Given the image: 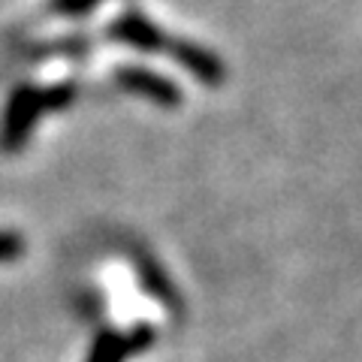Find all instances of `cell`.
<instances>
[{
    "label": "cell",
    "mask_w": 362,
    "mask_h": 362,
    "mask_svg": "<svg viewBox=\"0 0 362 362\" xmlns=\"http://www.w3.org/2000/svg\"><path fill=\"white\" fill-rule=\"evenodd\" d=\"M45 112V97L40 85H18L6 100L4 121H0V148L4 151H21L37 127L40 115Z\"/></svg>",
    "instance_id": "cell-1"
},
{
    "label": "cell",
    "mask_w": 362,
    "mask_h": 362,
    "mask_svg": "<svg viewBox=\"0 0 362 362\" xmlns=\"http://www.w3.org/2000/svg\"><path fill=\"white\" fill-rule=\"evenodd\" d=\"M106 37L118 45H127L133 52L145 54H166L173 33H166L154 18H148L139 9H124L106 25Z\"/></svg>",
    "instance_id": "cell-2"
},
{
    "label": "cell",
    "mask_w": 362,
    "mask_h": 362,
    "mask_svg": "<svg viewBox=\"0 0 362 362\" xmlns=\"http://www.w3.org/2000/svg\"><path fill=\"white\" fill-rule=\"evenodd\" d=\"M115 85L130 90V94L148 100V103L160 106V109H178L185 103V90L175 78H169L157 70H148V66H136V64H127V66H118L115 70Z\"/></svg>",
    "instance_id": "cell-3"
},
{
    "label": "cell",
    "mask_w": 362,
    "mask_h": 362,
    "mask_svg": "<svg viewBox=\"0 0 362 362\" xmlns=\"http://www.w3.org/2000/svg\"><path fill=\"white\" fill-rule=\"evenodd\" d=\"M166 54H169V58H173L185 73L194 76L199 85H206V88H221V85L226 82V64L221 61V54L209 52L206 45H199V42H194V40H185V37H175V33H173Z\"/></svg>",
    "instance_id": "cell-4"
},
{
    "label": "cell",
    "mask_w": 362,
    "mask_h": 362,
    "mask_svg": "<svg viewBox=\"0 0 362 362\" xmlns=\"http://www.w3.org/2000/svg\"><path fill=\"white\" fill-rule=\"evenodd\" d=\"M130 354L133 347L127 341V332H100V338L90 344L88 362H121Z\"/></svg>",
    "instance_id": "cell-5"
},
{
    "label": "cell",
    "mask_w": 362,
    "mask_h": 362,
    "mask_svg": "<svg viewBox=\"0 0 362 362\" xmlns=\"http://www.w3.org/2000/svg\"><path fill=\"white\" fill-rule=\"evenodd\" d=\"M33 54H40V58H85L90 52V37L85 33H76V37H61V40H52V42H40L33 45Z\"/></svg>",
    "instance_id": "cell-6"
},
{
    "label": "cell",
    "mask_w": 362,
    "mask_h": 362,
    "mask_svg": "<svg viewBox=\"0 0 362 362\" xmlns=\"http://www.w3.org/2000/svg\"><path fill=\"white\" fill-rule=\"evenodd\" d=\"M142 284H145V290L151 293V296H157L163 305H169V302H175V293H173V284L166 281V275L160 269H157L151 259L148 263H142Z\"/></svg>",
    "instance_id": "cell-7"
},
{
    "label": "cell",
    "mask_w": 362,
    "mask_h": 362,
    "mask_svg": "<svg viewBox=\"0 0 362 362\" xmlns=\"http://www.w3.org/2000/svg\"><path fill=\"white\" fill-rule=\"evenodd\" d=\"M78 94V88L70 82H58V85H49L42 88V97H45V112H61L66 106H73V100Z\"/></svg>",
    "instance_id": "cell-8"
},
{
    "label": "cell",
    "mask_w": 362,
    "mask_h": 362,
    "mask_svg": "<svg viewBox=\"0 0 362 362\" xmlns=\"http://www.w3.org/2000/svg\"><path fill=\"white\" fill-rule=\"evenodd\" d=\"M106 0H49V9L61 18H82L94 13L97 6H103Z\"/></svg>",
    "instance_id": "cell-9"
},
{
    "label": "cell",
    "mask_w": 362,
    "mask_h": 362,
    "mask_svg": "<svg viewBox=\"0 0 362 362\" xmlns=\"http://www.w3.org/2000/svg\"><path fill=\"white\" fill-rule=\"evenodd\" d=\"M21 254H25V239H21L18 233H13V230H0V263L16 259Z\"/></svg>",
    "instance_id": "cell-10"
}]
</instances>
